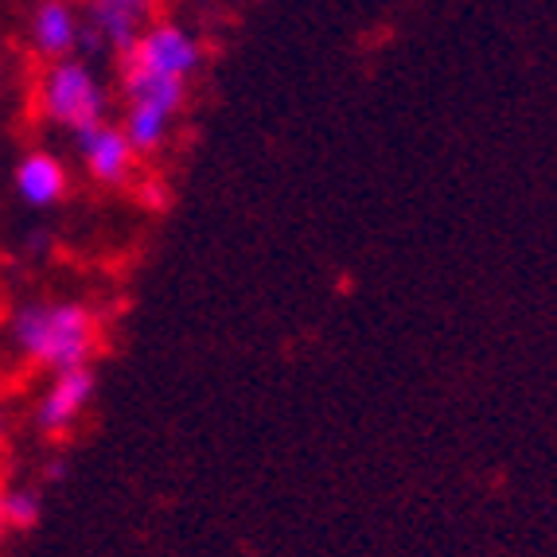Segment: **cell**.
Masks as SVG:
<instances>
[{"mask_svg":"<svg viewBox=\"0 0 557 557\" xmlns=\"http://www.w3.org/2000/svg\"><path fill=\"white\" fill-rule=\"evenodd\" d=\"M121 98H125V106L157 110V113H164V117L176 121V113L184 110L187 86L180 83V78L152 75V71H145V66L125 63V71H121Z\"/></svg>","mask_w":557,"mask_h":557,"instance_id":"ba28073f","label":"cell"},{"mask_svg":"<svg viewBox=\"0 0 557 557\" xmlns=\"http://www.w3.org/2000/svg\"><path fill=\"white\" fill-rule=\"evenodd\" d=\"M12 344L20 355L47 367V371H75L86 367L98 344V320L78 300H36L12 312Z\"/></svg>","mask_w":557,"mask_h":557,"instance_id":"6da1fadb","label":"cell"},{"mask_svg":"<svg viewBox=\"0 0 557 557\" xmlns=\"http://www.w3.org/2000/svg\"><path fill=\"white\" fill-rule=\"evenodd\" d=\"M0 507H4V527H12V530L36 527L39 515H44L39 492H32V487H9V492H0Z\"/></svg>","mask_w":557,"mask_h":557,"instance_id":"30bf717a","label":"cell"},{"mask_svg":"<svg viewBox=\"0 0 557 557\" xmlns=\"http://www.w3.org/2000/svg\"><path fill=\"white\" fill-rule=\"evenodd\" d=\"M94 391H98V382H94L90 367H75V371L55 374V382L47 386V394L36 406V429L44 437H63V433H71V425H75L86 413V406H90Z\"/></svg>","mask_w":557,"mask_h":557,"instance_id":"5b68a950","label":"cell"},{"mask_svg":"<svg viewBox=\"0 0 557 557\" xmlns=\"http://www.w3.org/2000/svg\"><path fill=\"white\" fill-rule=\"evenodd\" d=\"M75 149L83 157L86 172L106 187H121L133 176V168H137L133 145L125 140L121 125H110V121H98L90 129L75 133Z\"/></svg>","mask_w":557,"mask_h":557,"instance_id":"277c9868","label":"cell"},{"mask_svg":"<svg viewBox=\"0 0 557 557\" xmlns=\"http://www.w3.org/2000/svg\"><path fill=\"white\" fill-rule=\"evenodd\" d=\"M39 110L59 129L83 133L106 121L110 94H106L102 78L94 75V66L86 59H55L44 71V83H39Z\"/></svg>","mask_w":557,"mask_h":557,"instance_id":"7a4b0ae2","label":"cell"},{"mask_svg":"<svg viewBox=\"0 0 557 557\" xmlns=\"http://www.w3.org/2000/svg\"><path fill=\"white\" fill-rule=\"evenodd\" d=\"M16 196L28 207L44 211V207L63 203L66 196V168L51 152H28V157L16 164Z\"/></svg>","mask_w":557,"mask_h":557,"instance_id":"9c48e42d","label":"cell"},{"mask_svg":"<svg viewBox=\"0 0 557 557\" xmlns=\"http://www.w3.org/2000/svg\"><path fill=\"white\" fill-rule=\"evenodd\" d=\"M0 534H4V507H0Z\"/></svg>","mask_w":557,"mask_h":557,"instance_id":"7c38bea8","label":"cell"},{"mask_svg":"<svg viewBox=\"0 0 557 557\" xmlns=\"http://www.w3.org/2000/svg\"><path fill=\"white\" fill-rule=\"evenodd\" d=\"M47 475H51V480H63V465H59V460H55V465L47 468Z\"/></svg>","mask_w":557,"mask_h":557,"instance_id":"8fae6325","label":"cell"},{"mask_svg":"<svg viewBox=\"0 0 557 557\" xmlns=\"http://www.w3.org/2000/svg\"><path fill=\"white\" fill-rule=\"evenodd\" d=\"M152 9L157 0H90V28L98 32L102 47L129 55L140 32L152 24Z\"/></svg>","mask_w":557,"mask_h":557,"instance_id":"8992f818","label":"cell"},{"mask_svg":"<svg viewBox=\"0 0 557 557\" xmlns=\"http://www.w3.org/2000/svg\"><path fill=\"white\" fill-rule=\"evenodd\" d=\"M78 12L71 9V0H44L32 16V44L44 59H71L78 51Z\"/></svg>","mask_w":557,"mask_h":557,"instance_id":"52a82bcc","label":"cell"},{"mask_svg":"<svg viewBox=\"0 0 557 557\" xmlns=\"http://www.w3.org/2000/svg\"><path fill=\"white\" fill-rule=\"evenodd\" d=\"M0 441H4V413H0Z\"/></svg>","mask_w":557,"mask_h":557,"instance_id":"4fadbf2b","label":"cell"},{"mask_svg":"<svg viewBox=\"0 0 557 557\" xmlns=\"http://www.w3.org/2000/svg\"><path fill=\"white\" fill-rule=\"evenodd\" d=\"M121 59L133 66H145L152 75L187 83L199 71V63H203V47H199V39L191 32L180 28V24H149V28L140 32L137 44H133L129 55Z\"/></svg>","mask_w":557,"mask_h":557,"instance_id":"3957f363","label":"cell"}]
</instances>
